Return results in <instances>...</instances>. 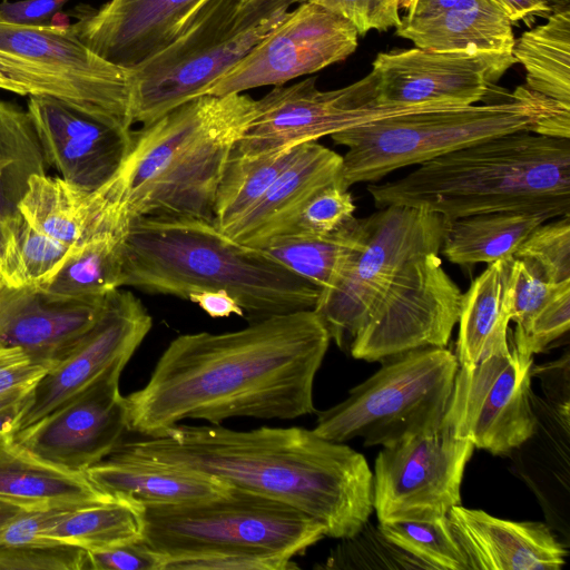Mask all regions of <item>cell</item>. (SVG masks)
I'll list each match as a JSON object with an SVG mask.
<instances>
[{
  "label": "cell",
  "instance_id": "53",
  "mask_svg": "<svg viewBox=\"0 0 570 570\" xmlns=\"http://www.w3.org/2000/svg\"><path fill=\"white\" fill-rule=\"evenodd\" d=\"M469 0H415L405 18L429 17L446 11Z\"/></svg>",
  "mask_w": 570,
  "mask_h": 570
},
{
  "label": "cell",
  "instance_id": "22",
  "mask_svg": "<svg viewBox=\"0 0 570 570\" xmlns=\"http://www.w3.org/2000/svg\"><path fill=\"white\" fill-rule=\"evenodd\" d=\"M469 570H559L568 550L541 522H515L460 504L449 513Z\"/></svg>",
  "mask_w": 570,
  "mask_h": 570
},
{
  "label": "cell",
  "instance_id": "36",
  "mask_svg": "<svg viewBox=\"0 0 570 570\" xmlns=\"http://www.w3.org/2000/svg\"><path fill=\"white\" fill-rule=\"evenodd\" d=\"M298 147L254 157L232 151L215 195V227L225 234L253 208L294 159Z\"/></svg>",
  "mask_w": 570,
  "mask_h": 570
},
{
  "label": "cell",
  "instance_id": "38",
  "mask_svg": "<svg viewBox=\"0 0 570 570\" xmlns=\"http://www.w3.org/2000/svg\"><path fill=\"white\" fill-rule=\"evenodd\" d=\"M14 269L10 287L39 289L61 268L72 246L32 228L18 213L12 218Z\"/></svg>",
  "mask_w": 570,
  "mask_h": 570
},
{
  "label": "cell",
  "instance_id": "41",
  "mask_svg": "<svg viewBox=\"0 0 570 570\" xmlns=\"http://www.w3.org/2000/svg\"><path fill=\"white\" fill-rule=\"evenodd\" d=\"M513 278L511 321L517 326L512 338L519 341L563 282L552 283L535 263L518 257H513Z\"/></svg>",
  "mask_w": 570,
  "mask_h": 570
},
{
  "label": "cell",
  "instance_id": "12",
  "mask_svg": "<svg viewBox=\"0 0 570 570\" xmlns=\"http://www.w3.org/2000/svg\"><path fill=\"white\" fill-rule=\"evenodd\" d=\"M376 83L377 76L371 70L334 90H320L315 78L288 87L275 86L255 101V115L233 151L250 157L271 155L383 118L454 108L380 105Z\"/></svg>",
  "mask_w": 570,
  "mask_h": 570
},
{
  "label": "cell",
  "instance_id": "26",
  "mask_svg": "<svg viewBox=\"0 0 570 570\" xmlns=\"http://www.w3.org/2000/svg\"><path fill=\"white\" fill-rule=\"evenodd\" d=\"M83 472L52 465L0 436V501L24 509H78L114 500Z\"/></svg>",
  "mask_w": 570,
  "mask_h": 570
},
{
  "label": "cell",
  "instance_id": "48",
  "mask_svg": "<svg viewBox=\"0 0 570 570\" xmlns=\"http://www.w3.org/2000/svg\"><path fill=\"white\" fill-rule=\"evenodd\" d=\"M56 363L20 347H0V395L33 385Z\"/></svg>",
  "mask_w": 570,
  "mask_h": 570
},
{
  "label": "cell",
  "instance_id": "23",
  "mask_svg": "<svg viewBox=\"0 0 570 570\" xmlns=\"http://www.w3.org/2000/svg\"><path fill=\"white\" fill-rule=\"evenodd\" d=\"M342 168L343 156L336 151L317 141L299 145L294 159L264 196L225 234L244 245L264 248L273 238L294 228L316 193L341 183Z\"/></svg>",
  "mask_w": 570,
  "mask_h": 570
},
{
  "label": "cell",
  "instance_id": "16",
  "mask_svg": "<svg viewBox=\"0 0 570 570\" xmlns=\"http://www.w3.org/2000/svg\"><path fill=\"white\" fill-rule=\"evenodd\" d=\"M357 46L358 33L350 22L305 1L289 10L261 42L207 89L206 95L282 86L345 60Z\"/></svg>",
  "mask_w": 570,
  "mask_h": 570
},
{
  "label": "cell",
  "instance_id": "35",
  "mask_svg": "<svg viewBox=\"0 0 570 570\" xmlns=\"http://www.w3.org/2000/svg\"><path fill=\"white\" fill-rule=\"evenodd\" d=\"M360 242V218H352L328 235L289 232L263 249L295 274L327 288Z\"/></svg>",
  "mask_w": 570,
  "mask_h": 570
},
{
  "label": "cell",
  "instance_id": "4",
  "mask_svg": "<svg viewBox=\"0 0 570 570\" xmlns=\"http://www.w3.org/2000/svg\"><path fill=\"white\" fill-rule=\"evenodd\" d=\"M366 188L377 208L424 207L446 220L503 210L561 217L570 212V138L507 134Z\"/></svg>",
  "mask_w": 570,
  "mask_h": 570
},
{
  "label": "cell",
  "instance_id": "1",
  "mask_svg": "<svg viewBox=\"0 0 570 570\" xmlns=\"http://www.w3.org/2000/svg\"><path fill=\"white\" fill-rule=\"evenodd\" d=\"M331 342L314 309L225 333L175 337L147 383L125 396L128 430L158 436L186 419L292 420L316 412L313 385Z\"/></svg>",
  "mask_w": 570,
  "mask_h": 570
},
{
  "label": "cell",
  "instance_id": "7",
  "mask_svg": "<svg viewBox=\"0 0 570 570\" xmlns=\"http://www.w3.org/2000/svg\"><path fill=\"white\" fill-rule=\"evenodd\" d=\"M306 0H207L166 48L131 68L132 124L149 125L207 89Z\"/></svg>",
  "mask_w": 570,
  "mask_h": 570
},
{
  "label": "cell",
  "instance_id": "9",
  "mask_svg": "<svg viewBox=\"0 0 570 570\" xmlns=\"http://www.w3.org/2000/svg\"><path fill=\"white\" fill-rule=\"evenodd\" d=\"M382 362L344 401L317 412V435L342 443L361 438L365 446H389L442 424L459 370L455 354L428 346Z\"/></svg>",
  "mask_w": 570,
  "mask_h": 570
},
{
  "label": "cell",
  "instance_id": "42",
  "mask_svg": "<svg viewBox=\"0 0 570 570\" xmlns=\"http://www.w3.org/2000/svg\"><path fill=\"white\" fill-rule=\"evenodd\" d=\"M356 207L348 189L331 184L306 204L291 232L328 235L354 218Z\"/></svg>",
  "mask_w": 570,
  "mask_h": 570
},
{
  "label": "cell",
  "instance_id": "20",
  "mask_svg": "<svg viewBox=\"0 0 570 570\" xmlns=\"http://www.w3.org/2000/svg\"><path fill=\"white\" fill-rule=\"evenodd\" d=\"M27 110L48 166L88 194L118 174L134 144L131 128L53 97L28 96Z\"/></svg>",
  "mask_w": 570,
  "mask_h": 570
},
{
  "label": "cell",
  "instance_id": "44",
  "mask_svg": "<svg viewBox=\"0 0 570 570\" xmlns=\"http://www.w3.org/2000/svg\"><path fill=\"white\" fill-rule=\"evenodd\" d=\"M570 326V281L559 285L550 301L533 318L528 333L513 341L520 352L533 356L568 332ZM512 337V333H511Z\"/></svg>",
  "mask_w": 570,
  "mask_h": 570
},
{
  "label": "cell",
  "instance_id": "25",
  "mask_svg": "<svg viewBox=\"0 0 570 570\" xmlns=\"http://www.w3.org/2000/svg\"><path fill=\"white\" fill-rule=\"evenodd\" d=\"M512 26L493 0H469L434 16L401 17L395 35L433 51L512 55Z\"/></svg>",
  "mask_w": 570,
  "mask_h": 570
},
{
  "label": "cell",
  "instance_id": "18",
  "mask_svg": "<svg viewBox=\"0 0 570 570\" xmlns=\"http://www.w3.org/2000/svg\"><path fill=\"white\" fill-rule=\"evenodd\" d=\"M151 326L150 314L132 292L121 288L109 292L94 324L31 387L13 433L79 393L115 362L129 361Z\"/></svg>",
  "mask_w": 570,
  "mask_h": 570
},
{
  "label": "cell",
  "instance_id": "6",
  "mask_svg": "<svg viewBox=\"0 0 570 570\" xmlns=\"http://www.w3.org/2000/svg\"><path fill=\"white\" fill-rule=\"evenodd\" d=\"M519 131L569 138L570 110L519 86L504 101L392 116L331 138L347 147L341 184L348 189L358 183H375L396 169Z\"/></svg>",
  "mask_w": 570,
  "mask_h": 570
},
{
  "label": "cell",
  "instance_id": "29",
  "mask_svg": "<svg viewBox=\"0 0 570 570\" xmlns=\"http://www.w3.org/2000/svg\"><path fill=\"white\" fill-rule=\"evenodd\" d=\"M129 225H105L90 232L61 268L37 289L50 302L95 299L120 288L121 246Z\"/></svg>",
  "mask_w": 570,
  "mask_h": 570
},
{
  "label": "cell",
  "instance_id": "13",
  "mask_svg": "<svg viewBox=\"0 0 570 570\" xmlns=\"http://www.w3.org/2000/svg\"><path fill=\"white\" fill-rule=\"evenodd\" d=\"M440 250L420 253L399 273L351 342L354 358L374 362L414 348L446 347L462 292L444 271Z\"/></svg>",
  "mask_w": 570,
  "mask_h": 570
},
{
  "label": "cell",
  "instance_id": "30",
  "mask_svg": "<svg viewBox=\"0 0 570 570\" xmlns=\"http://www.w3.org/2000/svg\"><path fill=\"white\" fill-rule=\"evenodd\" d=\"M550 217L543 213L503 210L446 220L442 254L456 265L493 263L512 257Z\"/></svg>",
  "mask_w": 570,
  "mask_h": 570
},
{
  "label": "cell",
  "instance_id": "21",
  "mask_svg": "<svg viewBox=\"0 0 570 570\" xmlns=\"http://www.w3.org/2000/svg\"><path fill=\"white\" fill-rule=\"evenodd\" d=\"M207 0H109L80 7L70 27L105 60L131 69L170 45Z\"/></svg>",
  "mask_w": 570,
  "mask_h": 570
},
{
  "label": "cell",
  "instance_id": "5",
  "mask_svg": "<svg viewBox=\"0 0 570 570\" xmlns=\"http://www.w3.org/2000/svg\"><path fill=\"white\" fill-rule=\"evenodd\" d=\"M244 94L203 95L140 130L118 174L104 186L130 218L189 217L213 223L218 183L255 115Z\"/></svg>",
  "mask_w": 570,
  "mask_h": 570
},
{
  "label": "cell",
  "instance_id": "59",
  "mask_svg": "<svg viewBox=\"0 0 570 570\" xmlns=\"http://www.w3.org/2000/svg\"><path fill=\"white\" fill-rule=\"evenodd\" d=\"M399 4L400 9H404L405 12H409L411 8L413 7L415 0H395Z\"/></svg>",
  "mask_w": 570,
  "mask_h": 570
},
{
  "label": "cell",
  "instance_id": "32",
  "mask_svg": "<svg viewBox=\"0 0 570 570\" xmlns=\"http://www.w3.org/2000/svg\"><path fill=\"white\" fill-rule=\"evenodd\" d=\"M512 56L525 70L524 87L570 110V9L514 39Z\"/></svg>",
  "mask_w": 570,
  "mask_h": 570
},
{
  "label": "cell",
  "instance_id": "52",
  "mask_svg": "<svg viewBox=\"0 0 570 570\" xmlns=\"http://www.w3.org/2000/svg\"><path fill=\"white\" fill-rule=\"evenodd\" d=\"M12 218H0V275L7 286L11 284L14 269V234Z\"/></svg>",
  "mask_w": 570,
  "mask_h": 570
},
{
  "label": "cell",
  "instance_id": "19",
  "mask_svg": "<svg viewBox=\"0 0 570 570\" xmlns=\"http://www.w3.org/2000/svg\"><path fill=\"white\" fill-rule=\"evenodd\" d=\"M515 63L512 55H464L422 48L380 52L372 62L385 106L464 107L483 100Z\"/></svg>",
  "mask_w": 570,
  "mask_h": 570
},
{
  "label": "cell",
  "instance_id": "60",
  "mask_svg": "<svg viewBox=\"0 0 570 570\" xmlns=\"http://www.w3.org/2000/svg\"><path fill=\"white\" fill-rule=\"evenodd\" d=\"M6 284H4V281L2 278V276L0 275V287H3Z\"/></svg>",
  "mask_w": 570,
  "mask_h": 570
},
{
  "label": "cell",
  "instance_id": "27",
  "mask_svg": "<svg viewBox=\"0 0 570 570\" xmlns=\"http://www.w3.org/2000/svg\"><path fill=\"white\" fill-rule=\"evenodd\" d=\"M513 281L512 256L488 264L462 293L455 353L459 366L510 353Z\"/></svg>",
  "mask_w": 570,
  "mask_h": 570
},
{
  "label": "cell",
  "instance_id": "58",
  "mask_svg": "<svg viewBox=\"0 0 570 570\" xmlns=\"http://www.w3.org/2000/svg\"><path fill=\"white\" fill-rule=\"evenodd\" d=\"M552 10L570 9V0H546Z\"/></svg>",
  "mask_w": 570,
  "mask_h": 570
},
{
  "label": "cell",
  "instance_id": "34",
  "mask_svg": "<svg viewBox=\"0 0 570 570\" xmlns=\"http://www.w3.org/2000/svg\"><path fill=\"white\" fill-rule=\"evenodd\" d=\"M40 140L28 110L0 99V218L11 219L33 175L47 174Z\"/></svg>",
  "mask_w": 570,
  "mask_h": 570
},
{
  "label": "cell",
  "instance_id": "14",
  "mask_svg": "<svg viewBox=\"0 0 570 570\" xmlns=\"http://www.w3.org/2000/svg\"><path fill=\"white\" fill-rule=\"evenodd\" d=\"M474 445L441 424L379 452L373 473V510L380 523L433 521L460 504L464 469Z\"/></svg>",
  "mask_w": 570,
  "mask_h": 570
},
{
  "label": "cell",
  "instance_id": "10",
  "mask_svg": "<svg viewBox=\"0 0 570 570\" xmlns=\"http://www.w3.org/2000/svg\"><path fill=\"white\" fill-rule=\"evenodd\" d=\"M0 69L21 96H48L131 128L132 73L89 49L69 23L0 20Z\"/></svg>",
  "mask_w": 570,
  "mask_h": 570
},
{
  "label": "cell",
  "instance_id": "43",
  "mask_svg": "<svg viewBox=\"0 0 570 570\" xmlns=\"http://www.w3.org/2000/svg\"><path fill=\"white\" fill-rule=\"evenodd\" d=\"M87 551L69 544L0 547V570H86Z\"/></svg>",
  "mask_w": 570,
  "mask_h": 570
},
{
  "label": "cell",
  "instance_id": "50",
  "mask_svg": "<svg viewBox=\"0 0 570 570\" xmlns=\"http://www.w3.org/2000/svg\"><path fill=\"white\" fill-rule=\"evenodd\" d=\"M188 299L197 304L210 317H244V311L235 297L226 289H204L193 292Z\"/></svg>",
  "mask_w": 570,
  "mask_h": 570
},
{
  "label": "cell",
  "instance_id": "37",
  "mask_svg": "<svg viewBox=\"0 0 570 570\" xmlns=\"http://www.w3.org/2000/svg\"><path fill=\"white\" fill-rule=\"evenodd\" d=\"M394 544L423 562L428 569L469 570L468 559L446 517L433 521L379 522Z\"/></svg>",
  "mask_w": 570,
  "mask_h": 570
},
{
  "label": "cell",
  "instance_id": "28",
  "mask_svg": "<svg viewBox=\"0 0 570 570\" xmlns=\"http://www.w3.org/2000/svg\"><path fill=\"white\" fill-rule=\"evenodd\" d=\"M83 473L112 498L139 504L197 502L223 495L230 489L210 476L114 455H108Z\"/></svg>",
  "mask_w": 570,
  "mask_h": 570
},
{
  "label": "cell",
  "instance_id": "45",
  "mask_svg": "<svg viewBox=\"0 0 570 570\" xmlns=\"http://www.w3.org/2000/svg\"><path fill=\"white\" fill-rule=\"evenodd\" d=\"M350 22L358 36L396 28L401 22L395 0H306Z\"/></svg>",
  "mask_w": 570,
  "mask_h": 570
},
{
  "label": "cell",
  "instance_id": "51",
  "mask_svg": "<svg viewBox=\"0 0 570 570\" xmlns=\"http://www.w3.org/2000/svg\"><path fill=\"white\" fill-rule=\"evenodd\" d=\"M512 24L530 23L535 17H548L553 10L546 0H493Z\"/></svg>",
  "mask_w": 570,
  "mask_h": 570
},
{
  "label": "cell",
  "instance_id": "49",
  "mask_svg": "<svg viewBox=\"0 0 570 570\" xmlns=\"http://www.w3.org/2000/svg\"><path fill=\"white\" fill-rule=\"evenodd\" d=\"M71 0H18L0 2V20L23 26L53 23V18Z\"/></svg>",
  "mask_w": 570,
  "mask_h": 570
},
{
  "label": "cell",
  "instance_id": "2",
  "mask_svg": "<svg viewBox=\"0 0 570 570\" xmlns=\"http://www.w3.org/2000/svg\"><path fill=\"white\" fill-rule=\"evenodd\" d=\"M109 455L210 476L286 503L331 538L355 534L373 511L365 458L298 426L236 431L178 423L158 436L120 443Z\"/></svg>",
  "mask_w": 570,
  "mask_h": 570
},
{
  "label": "cell",
  "instance_id": "56",
  "mask_svg": "<svg viewBox=\"0 0 570 570\" xmlns=\"http://www.w3.org/2000/svg\"><path fill=\"white\" fill-rule=\"evenodd\" d=\"M33 385L1 394L0 395V411L14 404L19 400H21L23 396H26L27 393L30 391V389Z\"/></svg>",
  "mask_w": 570,
  "mask_h": 570
},
{
  "label": "cell",
  "instance_id": "40",
  "mask_svg": "<svg viewBox=\"0 0 570 570\" xmlns=\"http://www.w3.org/2000/svg\"><path fill=\"white\" fill-rule=\"evenodd\" d=\"M513 257L535 263L552 283L570 281V216L540 225Z\"/></svg>",
  "mask_w": 570,
  "mask_h": 570
},
{
  "label": "cell",
  "instance_id": "15",
  "mask_svg": "<svg viewBox=\"0 0 570 570\" xmlns=\"http://www.w3.org/2000/svg\"><path fill=\"white\" fill-rule=\"evenodd\" d=\"M510 353L459 366L442 420L452 433L493 455L513 453L537 430L532 402V355L510 333Z\"/></svg>",
  "mask_w": 570,
  "mask_h": 570
},
{
  "label": "cell",
  "instance_id": "54",
  "mask_svg": "<svg viewBox=\"0 0 570 570\" xmlns=\"http://www.w3.org/2000/svg\"><path fill=\"white\" fill-rule=\"evenodd\" d=\"M26 396H23L21 400H19L14 404L0 411V436H2L4 434H13L14 424H16L17 417L20 413V410L24 403Z\"/></svg>",
  "mask_w": 570,
  "mask_h": 570
},
{
  "label": "cell",
  "instance_id": "33",
  "mask_svg": "<svg viewBox=\"0 0 570 570\" xmlns=\"http://www.w3.org/2000/svg\"><path fill=\"white\" fill-rule=\"evenodd\" d=\"M142 505L115 498L111 501L62 510L42 532L51 543L99 551L142 539Z\"/></svg>",
  "mask_w": 570,
  "mask_h": 570
},
{
  "label": "cell",
  "instance_id": "8",
  "mask_svg": "<svg viewBox=\"0 0 570 570\" xmlns=\"http://www.w3.org/2000/svg\"><path fill=\"white\" fill-rule=\"evenodd\" d=\"M141 505L142 541L165 559L222 552L293 559L326 537L301 510L234 487L203 501Z\"/></svg>",
  "mask_w": 570,
  "mask_h": 570
},
{
  "label": "cell",
  "instance_id": "47",
  "mask_svg": "<svg viewBox=\"0 0 570 570\" xmlns=\"http://www.w3.org/2000/svg\"><path fill=\"white\" fill-rule=\"evenodd\" d=\"M165 557L142 539L99 551H87L86 570H160Z\"/></svg>",
  "mask_w": 570,
  "mask_h": 570
},
{
  "label": "cell",
  "instance_id": "39",
  "mask_svg": "<svg viewBox=\"0 0 570 570\" xmlns=\"http://www.w3.org/2000/svg\"><path fill=\"white\" fill-rule=\"evenodd\" d=\"M323 569H428V567L390 541L368 521L355 534L341 539Z\"/></svg>",
  "mask_w": 570,
  "mask_h": 570
},
{
  "label": "cell",
  "instance_id": "3",
  "mask_svg": "<svg viewBox=\"0 0 570 570\" xmlns=\"http://www.w3.org/2000/svg\"><path fill=\"white\" fill-rule=\"evenodd\" d=\"M122 287L183 299L226 289L249 323L313 309L321 294L263 248L234 240L212 222L166 216L130 220L121 246Z\"/></svg>",
  "mask_w": 570,
  "mask_h": 570
},
{
  "label": "cell",
  "instance_id": "57",
  "mask_svg": "<svg viewBox=\"0 0 570 570\" xmlns=\"http://www.w3.org/2000/svg\"><path fill=\"white\" fill-rule=\"evenodd\" d=\"M0 89L21 95L19 87L16 86L12 81H10L1 69H0Z\"/></svg>",
  "mask_w": 570,
  "mask_h": 570
},
{
  "label": "cell",
  "instance_id": "17",
  "mask_svg": "<svg viewBox=\"0 0 570 570\" xmlns=\"http://www.w3.org/2000/svg\"><path fill=\"white\" fill-rule=\"evenodd\" d=\"M127 360H119L61 405L14 432L13 441L52 465L85 472L107 458L128 430L119 380Z\"/></svg>",
  "mask_w": 570,
  "mask_h": 570
},
{
  "label": "cell",
  "instance_id": "31",
  "mask_svg": "<svg viewBox=\"0 0 570 570\" xmlns=\"http://www.w3.org/2000/svg\"><path fill=\"white\" fill-rule=\"evenodd\" d=\"M18 212L32 228L69 246L80 243L101 222L94 193L47 174L29 179Z\"/></svg>",
  "mask_w": 570,
  "mask_h": 570
},
{
  "label": "cell",
  "instance_id": "11",
  "mask_svg": "<svg viewBox=\"0 0 570 570\" xmlns=\"http://www.w3.org/2000/svg\"><path fill=\"white\" fill-rule=\"evenodd\" d=\"M446 220L424 207L390 205L360 218V242L313 308L344 348L399 273L420 253L441 248Z\"/></svg>",
  "mask_w": 570,
  "mask_h": 570
},
{
  "label": "cell",
  "instance_id": "55",
  "mask_svg": "<svg viewBox=\"0 0 570 570\" xmlns=\"http://www.w3.org/2000/svg\"><path fill=\"white\" fill-rule=\"evenodd\" d=\"M27 509L0 501V530L4 528L14 517Z\"/></svg>",
  "mask_w": 570,
  "mask_h": 570
},
{
  "label": "cell",
  "instance_id": "46",
  "mask_svg": "<svg viewBox=\"0 0 570 570\" xmlns=\"http://www.w3.org/2000/svg\"><path fill=\"white\" fill-rule=\"evenodd\" d=\"M292 559L248 553H202L165 559L160 570H288Z\"/></svg>",
  "mask_w": 570,
  "mask_h": 570
},
{
  "label": "cell",
  "instance_id": "24",
  "mask_svg": "<svg viewBox=\"0 0 570 570\" xmlns=\"http://www.w3.org/2000/svg\"><path fill=\"white\" fill-rule=\"evenodd\" d=\"M105 296L50 302L37 289L0 287V347H20L58 363L97 320Z\"/></svg>",
  "mask_w": 570,
  "mask_h": 570
}]
</instances>
